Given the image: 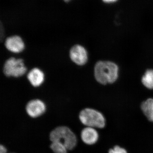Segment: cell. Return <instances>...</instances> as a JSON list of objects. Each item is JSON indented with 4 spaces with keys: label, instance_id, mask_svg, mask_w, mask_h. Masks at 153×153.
I'll list each match as a JSON object with an SVG mask.
<instances>
[{
    "label": "cell",
    "instance_id": "1",
    "mask_svg": "<svg viewBox=\"0 0 153 153\" xmlns=\"http://www.w3.org/2000/svg\"><path fill=\"white\" fill-rule=\"evenodd\" d=\"M94 73L96 79L100 84H111L118 79V66L111 61H98L94 67Z\"/></svg>",
    "mask_w": 153,
    "mask_h": 153
},
{
    "label": "cell",
    "instance_id": "2",
    "mask_svg": "<svg viewBox=\"0 0 153 153\" xmlns=\"http://www.w3.org/2000/svg\"><path fill=\"white\" fill-rule=\"evenodd\" d=\"M49 139L52 142H58L65 146L67 150L73 149L77 144L75 134L68 127L60 126L51 132Z\"/></svg>",
    "mask_w": 153,
    "mask_h": 153
},
{
    "label": "cell",
    "instance_id": "3",
    "mask_svg": "<svg viewBox=\"0 0 153 153\" xmlns=\"http://www.w3.org/2000/svg\"><path fill=\"white\" fill-rule=\"evenodd\" d=\"M79 120L86 127L102 128L104 127L105 120L104 116L96 110L86 108L79 114Z\"/></svg>",
    "mask_w": 153,
    "mask_h": 153
},
{
    "label": "cell",
    "instance_id": "4",
    "mask_svg": "<svg viewBox=\"0 0 153 153\" xmlns=\"http://www.w3.org/2000/svg\"><path fill=\"white\" fill-rule=\"evenodd\" d=\"M26 71L27 68L22 59L11 57L6 61L4 65V72L7 76L19 77L24 75Z\"/></svg>",
    "mask_w": 153,
    "mask_h": 153
},
{
    "label": "cell",
    "instance_id": "5",
    "mask_svg": "<svg viewBox=\"0 0 153 153\" xmlns=\"http://www.w3.org/2000/svg\"><path fill=\"white\" fill-rule=\"evenodd\" d=\"M45 103L40 100H33L29 101L26 107V112L33 118L41 116L46 111Z\"/></svg>",
    "mask_w": 153,
    "mask_h": 153
},
{
    "label": "cell",
    "instance_id": "6",
    "mask_svg": "<svg viewBox=\"0 0 153 153\" xmlns=\"http://www.w3.org/2000/svg\"><path fill=\"white\" fill-rule=\"evenodd\" d=\"M70 57L73 62L80 66L85 64L88 58L86 49L79 45H75L71 48L70 51Z\"/></svg>",
    "mask_w": 153,
    "mask_h": 153
},
{
    "label": "cell",
    "instance_id": "7",
    "mask_svg": "<svg viewBox=\"0 0 153 153\" xmlns=\"http://www.w3.org/2000/svg\"><path fill=\"white\" fill-rule=\"evenodd\" d=\"M6 48L14 53H20L25 49V44L21 37L15 36L9 37L6 40Z\"/></svg>",
    "mask_w": 153,
    "mask_h": 153
},
{
    "label": "cell",
    "instance_id": "8",
    "mask_svg": "<svg viewBox=\"0 0 153 153\" xmlns=\"http://www.w3.org/2000/svg\"><path fill=\"white\" fill-rule=\"evenodd\" d=\"M81 140L84 143L88 145L96 143L98 140L99 134L95 128L86 127L82 130L81 132Z\"/></svg>",
    "mask_w": 153,
    "mask_h": 153
},
{
    "label": "cell",
    "instance_id": "9",
    "mask_svg": "<svg viewBox=\"0 0 153 153\" xmlns=\"http://www.w3.org/2000/svg\"><path fill=\"white\" fill-rule=\"evenodd\" d=\"M27 78L33 86L38 87L44 82V74L39 68H34L28 73Z\"/></svg>",
    "mask_w": 153,
    "mask_h": 153
},
{
    "label": "cell",
    "instance_id": "10",
    "mask_svg": "<svg viewBox=\"0 0 153 153\" xmlns=\"http://www.w3.org/2000/svg\"><path fill=\"white\" fill-rule=\"evenodd\" d=\"M141 108L149 120L153 122V99L149 98L143 102Z\"/></svg>",
    "mask_w": 153,
    "mask_h": 153
},
{
    "label": "cell",
    "instance_id": "11",
    "mask_svg": "<svg viewBox=\"0 0 153 153\" xmlns=\"http://www.w3.org/2000/svg\"><path fill=\"white\" fill-rule=\"evenodd\" d=\"M142 82L145 87L153 89V70L149 69L145 72L142 78Z\"/></svg>",
    "mask_w": 153,
    "mask_h": 153
},
{
    "label": "cell",
    "instance_id": "12",
    "mask_svg": "<svg viewBox=\"0 0 153 153\" xmlns=\"http://www.w3.org/2000/svg\"><path fill=\"white\" fill-rule=\"evenodd\" d=\"M50 147L54 153H67L68 150L64 145L58 142H52Z\"/></svg>",
    "mask_w": 153,
    "mask_h": 153
},
{
    "label": "cell",
    "instance_id": "13",
    "mask_svg": "<svg viewBox=\"0 0 153 153\" xmlns=\"http://www.w3.org/2000/svg\"><path fill=\"white\" fill-rule=\"evenodd\" d=\"M108 153H127V152L123 148L119 146H115L113 149L110 150Z\"/></svg>",
    "mask_w": 153,
    "mask_h": 153
},
{
    "label": "cell",
    "instance_id": "14",
    "mask_svg": "<svg viewBox=\"0 0 153 153\" xmlns=\"http://www.w3.org/2000/svg\"><path fill=\"white\" fill-rule=\"evenodd\" d=\"M7 150L4 145H1L0 146V153H7Z\"/></svg>",
    "mask_w": 153,
    "mask_h": 153
},
{
    "label": "cell",
    "instance_id": "15",
    "mask_svg": "<svg viewBox=\"0 0 153 153\" xmlns=\"http://www.w3.org/2000/svg\"><path fill=\"white\" fill-rule=\"evenodd\" d=\"M104 3H107V4H111V3H113L115 2L118 0H102Z\"/></svg>",
    "mask_w": 153,
    "mask_h": 153
},
{
    "label": "cell",
    "instance_id": "16",
    "mask_svg": "<svg viewBox=\"0 0 153 153\" xmlns=\"http://www.w3.org/2000/svg\"><path fill=\"white\" fill-rule=\"evenodd\" d=\"M64 2L68 3L69 2L71 1V0H62Z\"/></svg>",
    "mask_w": 153,
    "mask_h": 153
}]
</instances>
